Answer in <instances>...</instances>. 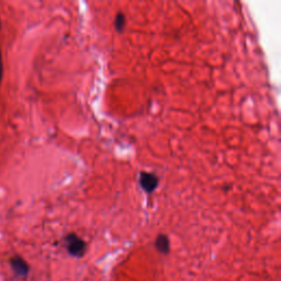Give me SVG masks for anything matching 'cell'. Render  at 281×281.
Instances as JSON below:
<instances>
[{
  "label": "cell",
  "instance_id": "obj_1",
  "mask_svg": "<svg viewBox=\"0 0 281 281\" xmlns=\"http://www.w3.org/2000/svg\"><path fill=\"white\" fill-rule=\"evenodd\" d=\"M64 244L67 253L77 258H82L87 252V243L76 233H68L64 237Z\"/></svg>",
  "mask_w": 281,
  "mask_h": 281
},
{
  "label": "cell",
  "instance_id": "obj_2",
  "mask_svg": "<svg viewBox=\"0 0 281 281\" xmlns=\"http://www.w3.org/2000/svg\"><path fill=\"white\" fill-rule=\"evenodd\" d=\"M158 184L159 178L156 174L150 173V171H142L139 174V186L146 193H153L158 188Z\"/></svg>",
  "mask_w": 281,
  "mask_h": 281
},
{
  "label": "cell",
  "instance_id": "obj_3",
  "mask_svg": "<svg viewBox=\"0 0 281 281\" xmlns=\"http://www.w3.org/2000/svg\"><path fill=\"white\" fill-rule=\"evenodd\" d=\"M10 267L15 275L21 278H27L30 272L29 264L21 256H13L9 260Z\"/></svg>",
  "mask_w": 281,
  "mask_h": 281
},
{
  "label": "cell",
  "instance_id": "obj_4",
  "mask_svg": "<svg viewBox=\"0 0 281 281\" xmlns=\"http://www.w3.org/2000/svg\"><path fill=\"white\" fill-rule=\"evenodd\" d=\"M155 248L162 255H168L170 252V240L166 234H158L155 238Z\"/></svg>",
  "mask_w": 281,
  "mask_h": 281
},
{
  "label": "cell",
  "instance_id": "obj_5",
  "mask_svg": "<svg viewBox=\"0 0 281 281\" xmlns=\"http://www.w3.org/2000/svg\"><path fill=\"white\" fill-rule=\"evenodd\" d=\"M127 25V17L123 12H118L114 18V29L118 31V32H123L124 28Z\"/></svg>",
  "mask_w": 281,
  "mask_h": 281
},
{
  "label": "cell",
  "instance_id": "obj_6",
  "mask_svg": "<svg viewBox=\"0 0 281 281\" xmlns=\"http://www.w3.org/2000/svg\"><path fill=\"white\" fill-rule=\"evenodd\" d=\"M3 77H4V62H3L2 51H0V85H2Z\"/></svg>",
  "mask_w": 281,
  "mask_h": 281
},
{
  "label": "cell",
  "instance_id": "obj_7",
  "mask_svg": "<svg viewBox=\"0 0 281 281\" xmlns=\"http://www.w3.org/2000/svg\"><path fill=\"white\" fill-rule=\"evenodd\" d=\"M0 27H2V22H0Z\"/></svg>",
  "mask_w": 281,
  "mask_h": 281
}]
</instances>
